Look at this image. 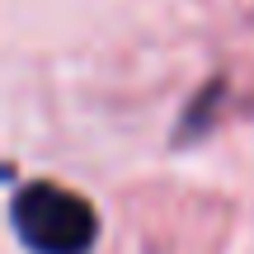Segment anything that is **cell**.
Instances as JSON below:
<instances>
[{"label":"cell","instance_id":"cell-1","mask_svg":"<svg viewBox=\"0 0 254 254\" xmlns=\"http://www.w3.org/2000/svg\"><path fill=\"white\" fill-rule=\"evenodd\" d=\"M14 231L33 254H90L99 217L62 184H28L14 193Z\"/></svg>","mask_w":254,"mask_h":254}]
</instances>
